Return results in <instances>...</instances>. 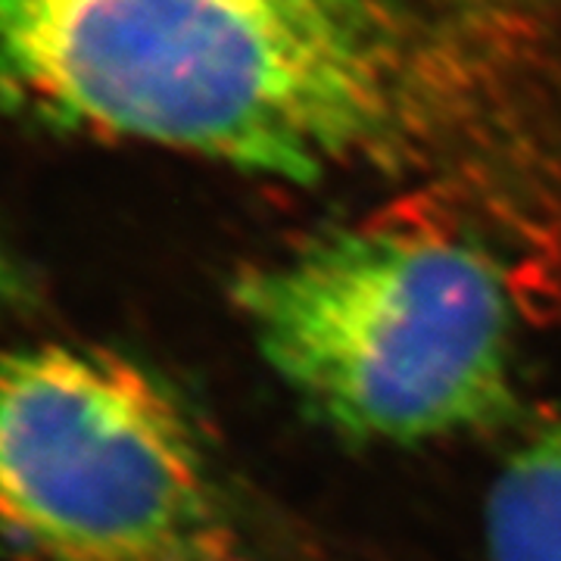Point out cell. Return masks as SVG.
<instances>
[{
    "mask_svg": "<svg viewBox=\"0 0 561 561\" xmlns=\"http://www.w3.org/2000/svg\"><path fill=\"white\" fill-rule=\"evenodd\" d=\"M0 106L247 175L561 179V3L0 0Z\"/></svg>",
    "mask_w": 561,
    "mask_h": 561,
    "instance_id": "6da1fadb",
    "label": "cell"
},
{
    "mask_svg": "<svg viewBox=\"0 0 561 561\" xmlns=\"http://www.w3.org/2000/svg\"><path fill=\"white\" fill-rule=\"evenodd\" d=\"M234 306L262 362L343 437L446 440L515 405V297L461 238L331 231L241 272Z\"/></svg>",
    "mask_w": 561,
    "mask_h": 561,
    "instance_id": "7a4b0ae2",
    "label": "cell"
},
{
    "mask_svg": "<svg viewBox=\"0 0 561 561\" xmlns=\"http://www.w3.org/2000/svg\"><path fill=\"white\" fill-rule=\"evenodd\" d=\"M0 537L44 561H253L179 397L76 343L0 353Z\"/></svg>",
    "mask_w": 561,
    "mask_h": 561,
    "instance_id": "3957f363",
    "label": "cell"
},
{
    "mask_svg": "<svg viewBox=\"0 0 561 561\" xmlns=\"http://www.w3.org/2000/svg\"><path fill=\"white\" fill-rule=\"evenodd\" d=\"M486 561H561V415L505 459L483 508Z\"/></svg>",
    "mask_w": 561,
    "mask_h": 561,
    "instance_id": "277c9868",
    "label": "cell"
},
{
    "mask_svg": "<svg viewBox=\"0 0 561 561\" xmlns=\"http://www.w3.org/2000/svg\"><path fill=\"white\" fill-rule=\"evenodd\" d=\"M25 278H22L20 265L7 253V247L0 243V319L10 316L13 309H20L25 302Z\"/></svg>",
    "mask_w": 561,
    "mask_h": 561,
    "instance_id": "5b68a950",
    "label": "cell"
},
{
    "mask_svg": "<svg viewBox=\"0 0 561 561\" xmlns=\"http://www.w3.org/2000/svg\"><path fill=\"white\" fill-rule=\"evenodd\" d=\"M453 7H502V3H518V0H449Z\"/></svg>",
    "mask_w": 561,
    "mask_h": 561,
    "instance_id": "8992f818",
    "label": "cell"
}]
</instances>
